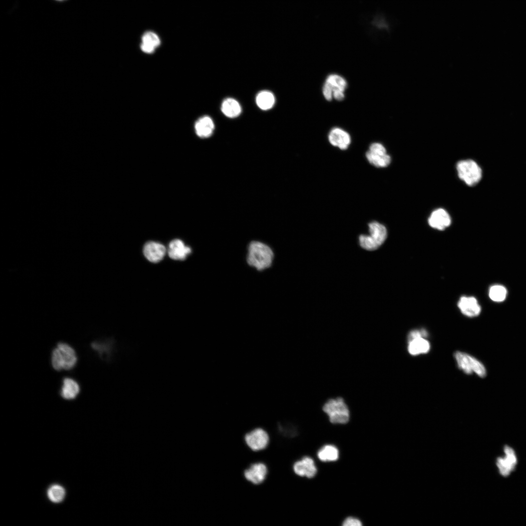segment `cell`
Wrapping results in <instances>:
<instances>
[{"label": "cell", "mask_w": 526, "mask_h": 526, "mask_svg": "<svg viewBox=\"0 0 526 526\" xmlns=\"http://www.w3.org/2000/svg\"><path fill=\"white\" fill-rule=\"evenodd\" d=\"M328 138L332 145L341 150H346L351 142V136L348 132L338 127H335L331 130Z\"/></svg>", "instance_id": "obj_13"}, {"label": "cell", "mask_w": 526, "mask_h": 526, "mask_svg": "<svg viewBox=\"0 0 526 526\" xmlns=\"http://www.w3.org/2000/svg\"><path fill=\"white\" fill-rule=\"evenodd\" d=\"M361 522L357 518L353 517L346 518L343 522V526H361Z\"/></svg>", "instance_id": "obj_30"}, {"label": "cell", "mask_w": 526, "mask_h": 526, "mask_svg": "<svg viewBox=\"0 0 526 526\" xmlns=\"http://www.w3.org/2000/svg\"><path fill=\"white\" fill-rule=\"evenodd\" d=\"M56 347L60 352L63 370H72L77 362V357L74 349L64 342H59Z\"/></svg>", "instance_id": "obj_12"}, {"label": "cell", "mask_w": 526, "mask_h": 526, "mask_svg": "<svg viewBox=\"0 0 526 526\" xmlns=\"http://www.w3.org/2000/svg\"><path fill=\"white\" fill-rule=\"evenodd\" d=\"M244 439L247 446L255 451L265 449L269 442L268 433L261 428L254 429L247 432Z\"/></svg>", "instance_id": "obj_6"}, {"label": "cell", "mask_w": 526, "mask_h": 526, "mask_svg": "<svg viewBox=\"0 0 526 526\" xmlns=\"http://www.w3.org/2000/svg\"><path fill=\"white\" fill-rule=\"evenodd\" d=\"M322 410L332 424H345L350 420V408L342 397L328 398L323 403Z\"/></svg>", "instance_id": "obj_2"}, {"label": "cell", "mask_w": 526, "mask_h": 526, "mask_svg": "<svg viewBox=\"0 0 526 526\" xmlns=\"http://www.w3.org/2000/svg\"><path fill=\"white\" fill-rule=\"evenodd\" d=\"M56 0L62 1V0Z\"/></svg>", "instance_id": "obj_31"}, {"label": "cell", "mask_w": 526, "mask_h": 526, "mask_svg": "<svg viewBox=\"0 0 526 526\" xmlns=\"http://www.w3.org/2000/svg\"><path fill=\"white\" fill-rule=\"evenodd\" d=\"M458 306L465 316L475 317L478 316L481 310L477 300L473 297L463 296L460 298Z\"/></svg>", "instance_id": "obj_15"}, {"label": "cell", "mask_w": 526, "mask_h": 526, "mask_svg": "<svg viewBox=\"0 0 526 526\" xmlns=\"http://www.w3.org/2000/svg\"><path fill=\"white\" fill-rule=\"evenodd\" d=\"M458 177L468 186H473L479 182L482 177V170L472 160L459 161L456 164Z\"/></svg>", "instance_id": "obj_4"}, {"label": "cell", "mask_w": 526, "mask_h": 526, "mask_svg": "<svg viewBox=\"0 0 526 526\" xmlns=\"http://www.w3.org/2000/svg\"><path fill=\"white\" fill-rule=\"evenodd\" d=\"M429 341L425 338H418L408 341V351L412 356L427 354L430 350Z\"/></svg>", "instance_id": "obj_20"}, {"label": "cell", "mask_w": 526, "mask_h": 526, "mask_svg": "<svg viewBox=\"0 0 526 526\" xmlns=\"http://www.w3.org/2000/svg\"><path fill=\"white\" fill-rule=\"evenodd\" d=\"M504 452V457L497 459L496 465L500 474L507 476L514 470L517 464V458L514 450L508 446H505Z\"/></svg>", "instance_id": "obj_8"}, {"label": "cell", "mask_w": 526, "mask_h": 526, "mask_svg": "<svg viewBox=\"0 0 526 526\" xmlns=\"http://www.w3.org/2000/svg\"><path fill=\"white\" fill-rule=\"evenodd\" d=\"M317 456L322 462L335 461L338 458L339 451L334 445H326L319 450Z\"/></svg>", "instance_id": "obj_23"}, {"label": "cell", "mask_w": 526, "mask_h": 526, "mask_svg": "<svg viewBox=\"0 0 526 526\" xmlns=\"http://www.w3.org/2000/svg\"><path fill=\"white\" fill-rule=\"evenodd\" d=\"M454 356L458 367L465 374L471 375L474 373L481 377L486 376L485 367L476 358L460 351L456 352Z\"/></svg>", "instance_id": "obj_3"}, {"label": "cell", "mask_w": 526, "mask_h": 526, "mask_svg": "<svg viewBox=\"0 0 526 526\" xmlns=\"http://www.w3.org/2000/svg\"><path fill=\"white\" fill-rule=\"evenodd\" d=\"M60 394L63 399L67 400L75 399L77 397L80 391L78 382L74 379L65 377L62 381Z\"/></svg>", "instance_id": "obj_16"}, {"label": "cell", "mask_w": 526, "mask_h": 526, "mask_svg": "<svg viewBox=\"0 0 526 526\" xmlns=\"http://www.w3.org/2000/svg\"><path fill=\"white\" fill-rule=\"evenodd\" d=\"M221 110L227 117L234 118L241 113V107L237 100L232 98H227L223 101Z\"/></svg>", "instance_id": "obj_22"}, {"label": "cell", "mask_w": 526, "mask_h": 526, "mask_svg": "<svg viewBox=\"0 0 526 526\" xmlns=\"http://www.w3.org/2000/svg\"><path fill=\"white\" fill-rule=\"evenodd\" d=\"M65 490L63 487L57 485L51 486L48 490L49 499L54 503H59L65 496Z\"/></svg>", "instance_id": "obj_26"}, {"label": "cell", "mask_w": 526, "mask_h": 526, "mask_svg": "<svg viewBox=\"0 0 526 526\" xmlns=\"http://www.w3.org/2000/svg\"><path fill=\"white\" fill-rule=\"evenodd\" d=\"M359 244L364 249L368 251L375 250L379 248L377 245L368 235L361 234L358 238Z\"/></svg>", "instance_id": "obj_27"}, {"label": "cell", "mask_w": 526, "mask_h": 526, "mask_svg": "<svg viewBox=\"0 0 526 526\" xmlns=\"http://www.w3.org/2000/svg\"><path fill=\"white\" fill-rule=\"evenodd\" d=\"M160 43V39L155 33L148 31L145 32L142 37L140 48L145 53L152 54L156 48L159 46Z\"/></svg>", "instance_id": "obj_19"}, {"label": "cell", "mask_w": 526, "mask_h": 526, "mask_svg": "<svg viewBox=\"0 0 526 526\" xmlns=\"http://www.w3.org/2000/svg\"><path fill=\"white\" fill-rule=\"evenodd\" d=\"M274 253L267 244L259 242H251L248 245L246 261L247 263L258 270L269 268L272 263Z\"/></svg>", "instance_id": "obj_1"}, {"label": "cell", "mask_w": 526, "mask_h": 526, "mask_svg": "<svg viewBox=\"0 0 526 526\" xmlns=\"http://www.w3.org/2000/svg\"><path fill=\"white\" fill-rule=\"evenodd\" d=\"M191 247L185 244L180 239L171 240L168 246L167 252L170 258L176 261H184L191 253Z\"/></svg>", "instance_id": "obj_10"}, {"label": "cell", "mask_w": 526, "mask_h": 526, "mask_svg": "<svg viewBox=\"0 0 526 526\" xmlns=\"http://www.w3.org/2000/svg\"><path fill=\"white\" fill-rule=\"evenodd\" d=\"M365 156L369 163L376 168H385L391 161V156L387 153L385 148L379 143L371 144Z\"/></svg>", "instance_id": "obj_5"}, {"label": "cell", "mask_w": 526, "mask_h": 526, "mask_svg": "<svg viewBox=\"0 0 526 526\" xmlns=\"http://www.w3.org/2000/svg\"><path fill=\"white\" fill-rule=\"evenodd\" d=\"M275 101V97L273 94L268 91L260 92L256 98L257 106L263 110L271 109L273 106Z\"/></svg>", "instance_id": "obj_24"}, {"label": "cell", "mask_w": 526, "mask_h": 526, "mask_svg": "<svg viewBox=\"0 0 526 526\" xmlns=\"http://www.w3.org/2000/svg\"><path fill=\"white\" fill-rule=\"evenodd\" d=\"M488 295L492 301L497 302H502L506 299L507 290L502 285H493L489 288Z\"/></svg>", "instance_id": "obj_25"}, {"label": "cell", "mask_w": 526, "mask_h": 526, "mask_svg": "<svg viewBox=\"0 0 526 526\" xmlns=\"http://www.w3.org/2000/svg\"><path fill=\"white\" fill-rule=\"evenodd\" d=\"M369 236L379 247L387 237V230L382 224L373 221L368 224Z\"/></svg>", "instance_id": "obj_17"}, {"label": "cell", "mask_w": 526, "mask_h": 526, "mask_svg": "<svg viewBox=\"0 0 526 526\" xmlns=\"http://www.w3.org/2000/svg\"><path fill=\"white\" fill-rule=\"evenodd\" d=\"M167 249L160 242L150 241L145 244L143 253L148 261L152 263H157L165 257Z\"/></svg>", "instance_id": "obj_7"}, {"label": "cell", "mask_w": 526, "mask_h": 526, "mask_svg": "<svg viewBox=\"0 0 526 526\" xmlns=\"http://www.w3.org/2000/svg\"><path fill=\"white\" fill-rule=\"evenodd\" d=\"M268 470L266 466L262 462L253 463L245 469L244 476L245 479L254 485L262 483L266 478Z\"/></svg>", "instance_id": "obj_9"}, {"label": "cell", "mask_w": 526, "mask_h": 526, "mask_svg": "<svg viewBox=\"0 0 526 526\" xmlns=\"http://www.w3.org/2000/svg\"><path fill=\"white\" fill-rule=\"evenodd\" d=\"M51 364L54 369L56 371L63 370L60 352L57 347L54 348L52 351Z\"/></svg>", "instance_id": "obj_28"}, {"label": "cell", "mask_w": 526, "mask_h": 526, "mask_svg": "<svg viewBox=\"0 0 526 526\" xmlns=\"http://www.w3.org/2000/svg\"><path fill=\"white\" fill-rule=\"evenodd\" d=\"M428 335V334L425 329L414 330L409 333L408 336V341L418 338H426Z\"/></svg>", "instance_id": "obj_29"}, {"label": "cell", "mask_w": 526, "mask_h": 526, "mask_svg": "<svg viewBox=\"0 0 526 526\" xmlns=\"http://www.w3.org/2000/svg\"><path fill=\"white\" fill-rule=\"evenodd\" d=\"M293 470L297 475L308 478L314 477L317 472L313 459L309 456H304L296 461L293 466Z\"/></svg>", "instance_id": "obj_11"}, {"label": "cell", "mask_w": 526, "mask_h": 526, "mask_svg": "<svg viewBox=\"0 0 526 526\" xmlns=\"http://www.w3.org/2000/svg\"><path fill=\"white\" fill-rule=\"evenodd\" d=\"M428 223L432 228L442 230L451 225V218L445 209L440 208L432 212L428 219Z\"/></svg>", "instance_id": "obj_14"}, {"label": "cell", "mask_w": 526, "mask_h": 526, "mask_svg": "<svg viewBox=\"0 0 526 526\" xmlns=\"http://www.w3.org/2000/svg\"><path fill=\"white\" fill-rule=\"evenodd\" d=\"M214 124L212 119L208 116H204L198 119L195 124V131L198 136L207 138L212 134Z\"/></svg>", "instance_id": "obj_18"}, {"label": "cell", "mask_w": 526, "mask_h": 526, "mask_svg": "<svg viewBox=\"0 0 526 526\" xmlns=\"http://www.w3.org/2000/svg\"><path fill=\"white\" fill-rule=\"evenodd\" d=\"M324 83L330 88L333 95L338 92L344 93L347 86L345 79L337 74H331L328 75Z\"/></svg>", "instance_id": "obj_21"}]
</instances>
